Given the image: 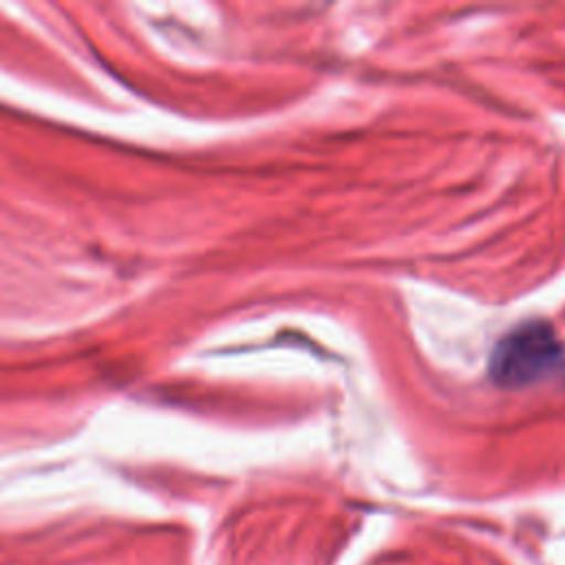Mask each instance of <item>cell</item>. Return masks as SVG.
<instances>
[{
    "label": "cell",
    "instance_id": "cell-1",
    "mask_svg": "<svg viewBox=\"0 0 565 565\" xmlns=\"http://www.w3.org/2000/svg\"><path fill=\"white\" fill-rule=\"evenodd\" d=\"M488 371L503 388H525L565 371V347L547 322L527 320L494 344Z\"/></svg>",
    "mask_w": 565,
    "mask_h": 565
}]
</instances>
